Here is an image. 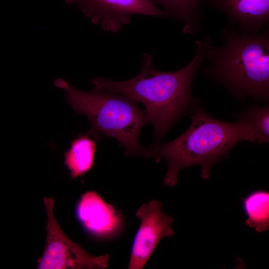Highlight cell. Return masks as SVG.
Wrapping results in <instances>:
<instances>
[{"mask_svg": "<svg viewBox=\"0 0 269 269\" xmlns=\"http://www.w3.org/2000/svg\"><path fill=\"white\" fill-rule=\"evenodd\" d=\"M210 5L239 30L257 33L269 26V0H213Z\"/></svg>", "mask_w": 269, "mask_h": 269, "instance_id": "9c48e42d", "label": "cell"}, {"mask_svg": "<svg viewBox=\"0 0 269 269\" xmlns=\"http://www.w3.org/2000/svg\"><path fill=\"white\" fill-rule=\"evenodd\" d=\"M54 84L65 90L66 100L77 113L87 116L91 125L88 134L93 138L111 136L124 148L126 155L147 157L148 149L140 145L138 136L148 121L137 102L100 88L90 92L78 90L63 79H57Z\"/></svg>", "mask_w": 269, "mask_h": 269, "instance_id": "277c9868", "label": "cell"}, {"mask_svg": "<svg viewBox=\"0 0 269 269\" xmlns=\"http://www.w3.org/2000/svg\"><path fill=\"white\" fill-rule=\"evenodd\" d=\"M201 0H204V1H212L213 0H200V1H201Z\"/></svg>", "mask_w": 269, "mask_h": 269, "instance_id": "5bb4252c", "label": "cell"}, {"mask_svg": "<svg viewBox=\"0 0 269 269\" xmlns=\"http://www.w3.org/2000/svg\"><path fill=\"white\" fill-rule=\"evenodd\" d=\"M242 201L247 217L245 224L258 233L266 231L269 228V193L264 190L254 191Z\"/></svg>", "mask_w": 269, "mask_h": 269, "instance_id": "7c38bea8", "label": "cell"}, {"mask_svg": "<svg viewBox=\"0 0 269 269\" xmlns=\"http://www.w3.org/2000/svg\"><path fill=\"white\" fill-rule=\"evenodd\" d=\"M161 6L166 17L181 21L185 34H195L200 29V0H148Z\"/></svg>", "mask_w": 269, "mask_h": 269, "instance_id": "8fae6325", "label": "cell"}, {"mask_svg": "<svg viewBox=\"0 0 269 269\" xmlns=\"http://www.w3.org/2000/svg\"><path fill=\"white\" fill-rule=\"evenodd\" d=\"M161 207V201L152 200L142 204L135 212L140 224L133 242L128 269H143L160 240L174 236V220L163 213Z\"/></svg>", "mask_w": 269, "mask_h": 269, "instance_id": "52a82bcc", "label": "cell"}, {"mask_svg": "<svg viewBox=\"0 0 269 269\" xmlns=\"http://www.w3.org/2000/svg\"><path fill=\"white\" fill-rule=\"evenodd\" d=\"M43 202L47 217L46 240L39 269H103L109 264V256H94L64 233L54 213V199L45 197Z\"/></svg>", "mask_w": 269, "mask_h": 269, "instance_id": "5b68a950", "label": "cell"}, {"mask_svg": "<svg viewBox=\"0 0 269 269\" xmlns=\"http://www.w3.org/2000/svg\"><path fill=\"white\" fill-rule=\"evenodd\" d=\"M234 116L237 120L251 125L261 137L263 143L269 142V106H248Z\"/></svg>", "mask_w": 269, "mask_h": 269, "instance_id": "4fadbf2b", "label": "cell"}, {"mask_svg": "<svg viewBox=\"0 0 269 269\" xmlns=\"http://www.w3.org/2000/svg\"><path fill=\"white\" fill-rule=\"evenodd\" d=\"M220 47H207L204 68L208 76L226 87L237 98H269V29L251 33L227 27Z\"/></svg>", "mask_w": 269, "mask_h": 269, "instance_id": "3957f363", "label": "cell"}, {"mask_svg": "<svg viewBox=\"0 0 269 269\" xmlns=\"http://www.w3.org/2000/svg\"><path fill=\"white\" fill-rule=\"evenodd\" d=\"M75 4L94 24L107 32H116L131 21L132 15L165 18L166 15L148 0H66Z\"/></svg>", "mask_w": 269, "mask_h": 269, "instance_id": "8992f818", "label": "cell"}, {"mask_svg": "<svg viewBox=\"0 0 269 269\" xmlns=\"http://www.w3.org/2000/svg\"><path fill=\"white\" fill-rule=\"evenodd\" d=\"M95 140L88 133L79 134L64 152V164L71 179L84 175L92 168L97 147Z\"/></svg>", "mask_w": 269, "mask_h": 269, "instance_id": "30bf717a", "label": "cell"}, {"mask_svg": "<svg viewBox=\"0 0 269 269\" xmlns=\"http://www.w3.org/2000/svg\"><path fill=\"white\" fill-rule=\"evenodd\" d=\"M76 214L85 230L97 237L114 236L122 227L121 217L114 206L106 202L95 191H87L81 196Z\"/></svg>", "mask_w": 269, "mask_h": 269, "instance_id": "ba28073f", "label": "cell"}, {"mask_svg": "<svg viewBox=\"0 0 269 269\" xmlns=\"http://www.w3.org/2000/svg\"><path fill=\"white\" fill-rule=\"evenodd\" d=\"M191 118L189 128L177 138L148 148L147 158L156 162L161 159L166 161L167 171L163 180L166 187L176 186L178 172L191 166L199 165L201 177L208 178L212 167L227 158L231 149L241 141L263 143L255 129L244 121H219L201 107L194 108Z\"/></svg>", "mask_w": 269, "mask_h": 269, "instance_id": "7a4b0ae2", "label": "cell"}, {"mask_svg": "<svg viewBox=\"0 0 269 269\" xmlns=\"http://www.w3.org/2000/svg\"><path fill=\"white\" fill-rule=\"evenodd\" d=\"M209 36L196 42L192 61L174 72L157 71L152 67V57L144 53L139 73L126 81L97 77L91 80L95 88L128 97L145 107L148 121L154 127L155 144L174 124L195 107L191 86L198 69L205 60Z\"/></svg>", "mask_w": 269, "mask_h": 269, "instance_id": "6da1fadb", "label": "cell"}]
</instances>
